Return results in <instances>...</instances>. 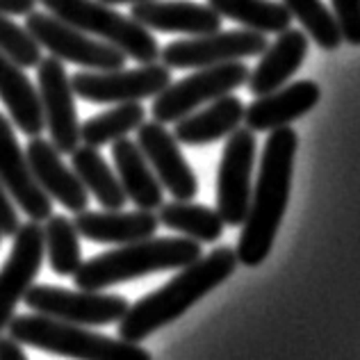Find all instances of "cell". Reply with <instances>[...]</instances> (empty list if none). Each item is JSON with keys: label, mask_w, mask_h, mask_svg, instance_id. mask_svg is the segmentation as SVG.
<instances>
[{"label": "cell", "mask_w": 360, "mask_h": 360, "mask_svg": "<svg viewBox=\"0 0 360 360\" xmlns=\"http://www.w3.org/2000/svg\"><path fill=\"white\" fill-rule=\"evenodd\" d=\"M37 82H39V103L44 123L51 130V144L60 153H73L80 146V121L75 110L71 78L58 58H41L37 64Z\"/></svg>", "instance_id": "7c38bea8"}, {"label": "cell", "mask_w": 360, "mask_h": 360, "mask_svg": "<svg viewBox=\"0 0 360 360\" xmlns=\"http://www.w3.org/2000/svg\"><path fill=\"white\" fill-rule=\"evenodd\" d=\"M235 267H238V255L231 246H219L205 258L201 255L196 262L183 267V271L169 281L165 288L132 303L119 321V338L139 345L141 340L153 335L158 328L185 315L196 301L210 295L214 288H219L226 278L233 276Z\"/></svg>", "instance_id": "7a4b0ae2"}, {"label": "cell", "mask_w": 360, "mask_h": 360, "mask_svg": "<svg viewBox=\"0 0 360 360\" xmlns=\"http://www.w3.org/2000/svg\"><path fill=\"white\" fill-rule=\"evenodd\" d=\"M172 84V69L162 62L141 64L139 69L117 71H80L71 75V89L75 96L96 105H121L141 103L158 96Z\"/></svg>", "instance_id": "ba28073f"}, {"label": "cell", "mask_w": 360, "mask_h": 360, "mask_svg": "<svg viewBox=\"0 0 360 360\" xmlns=\"http://www.w3.org/2000/svg\"><path fill=\"white\" fill-rule=\"evenodd\" d=\"M105 5H135V3H148V0H101Z\"/></svg>", "instance_id": "e575fe53"}, {"label": "cell", "mask_w": 360, "mask_h": 360, "mask_svg": "<svg viewBox=\"0 0 360 360\" xmlns=\"http://www.w3.org/2000/svg\"><path fill=\"white\" fill-rule=\"evenodd\" d=\"M25 30L32 34V39L41 49L51 53V58H58L60 62L78 64L89 71L126 69L128 58L115 46L94 39L53 14L30 12L25 16Z\"/></svg>", "instance_id": "52a82bcc"}, {"label": "cell", "mask_w": 360, "mask_h": 360, "mask_svg": "<svg viewBox=\"0 0 360 360\" xmlns=\"http://www.w3.org/2000/svg\"><path fill=\"white\" fill-rule=\"evenodd\" d=\"M203 255L201 244L189 238H148L123 244L82 262L73 274L80 290L103 292L119 283H128L155 271L183 269Z\"/></svg>", "instance_id": "3957f363"}, {"label": "cell", "mask_w": 360, "mask_h": 360, "mask_svg": "<svg viewBox=\"0 0 360 360\" xmlns=\"http://www.w3.org/2000/svg\"><path fill=\"white\" fill-rule=\"evenodd\" d=\"M158 221L198 244H212L224 235V221L217 210L192 201H172L160 205Z\"/></svg>", "instance_id": "484cf974"}, {"label": "cell", "mask_w": 360, "mask_h": 360, "mask_svg": "<svg viewBox=\"0 0 360 360\" xmlns=\"http://www.w3.org/2000/svg\"><path fill=\"white\" fill-rule=\"evenodd\" d=\"M0 101L9 110L14 126L27 137H41L46 128L39 91L25 75V69L0 53Z\"/></svg>", "instance_id": "603a6c76"}, {"label": "cell", "mask_w": 360, "mask_h": 360, "mask_svg": "<svg viewBox=\"0 0 360 360\" xmlns=\"http://www.w3.org/2000/svg\"><path fill=\"white\" fill-rule=\"evenodd\" d=\"M60 21L78 27L84 34L105 41L139 64L160 60V44L150 30L135 18L119 14L101 0H37Z\"/></svg>", "instance_id": "5b68a950"}, {"label": "cell", "mask_w": 360, "mask_h": 360, "mask_svg": "<svg viewBox=\"0 0 360 360\" xmlns=\"http://www.w3.org/2000/svg\"><path fill=\"white\" fill-rule=\"evenodd\" d=\"M137 146L148 160L150 169L176 201H192L198 194V180L180 150L178 139L165 123L144 121L137 128Z\"/></svg>", "instance_id": "5bb4252c"}, {"label": "cell", "mask_w": 360, "mask_h": 360, "mask_svg": "<svg viewBox=\"0 0 360 360\" xmlns=\"http://www.w3.org/2000/svg\"><path fill=\"white\" fill-rule=\"evenodd\" d=\"M308 55V34L301 30H288L278 34V39L267 46L253 71H249L246 87L253 96H264L281 89L295 75Z\"/></svg>", "instance_id": "ffe728a7"}, {"label": "cell", "mask_w": 360, "mask_h": 360, "mask_svg": "<svg viewBox=\"0 0 360 360\" xmlns=\"http://www.w3.org/2000/svg\"><path fill=\"white\" fill-rule=\"evenodd\" d=\"M34 315L53 317L75 326H103L121 321L130 303L119 295L80 290L71 292L53 285H32L23 299Z\"/></svg>", "instance_id": "9c48e42d"}, {"label": "cell", "mask_w": 360, "mask_h": 360, "mask_svg": "<svg viewBox=\"0 0 360 360\" xmlns=\"http://www.w3.org/2000/svg\"><path fill=\"white\" fill-rule=\"evenodd\" d=\"M44 255V226L39 221L21 224V229L14 235L12 251L0 269V333L9 326L16 306L25 299L27 290L34 285Z\"/></svg>", "instance_id": "4fadbf2b"}, {"label": "cell", "mask_w": 360, "mask_h": 360, "mask_svg": "<svg viewBox=\"0 0 360 360\" xmlns=\"http://www.w3.org/2000/svg\"><path fill=\"white\" fill-rule=\"evenodd\" d=\"M73 226L78 235L87 238L89 242L98 244H132L153 238L158 231V214L148 210H135V212H123V210H105V212H94L82 210L75 214Z\"/></svg>", "instance_id": "d6986e66"}, {"label": "cell", "mask_w": 360, "mask_h": 360, "mask_svg": "<svg viewBox=\"0 0 360 360\" xmlns=\"http://www.w3.org/2000/svg\"><path fill=\"white\" fill-rule=\"evenodd\" d=\"M34 7L37 0H0V14L5 16H27Z\"/></svg>", "instance_id": "d6a6232c"}, {"label": "cell", "mask_w": 360, "mask_h": 360, "mask_svg": "<svg viewBox=\"0 0 360 360\" xmlns=\"http://www.w3.org/2000/svg\"><path fill=\"white\" fill-rule=\"evenodd\" d=\"M112 158H115L117 178L128 201L135 203L137 210H160V205L165 203L162 185H160L144 153L139 150L137 141H130L126 137L117 139L112 144Z\"/></svg>", "instance_id": "7402d4cb"}, {"label": "cell", "mask_w": 360, "mask_h": 360, "mask_svg": "<svg viewBox=\"0 0 360 360\" xmlns=\"http://www.w3.org/2000/svg\"><path fill=\"white\" fill-rule=\"evenodd\" d=\"M269 46L267 34L253 30H229L212 32L192 39H180L167 44L160 51V62L167 69H207L226 62H240L244 58L262 55Z\"/></svg>", "instance_id": "30bf717a"}, {"label": "cell", "mask_w": 360, "mask_h": 360, "mask_svg": "<svg viewBox=\"0 0 360 360\" xmlns=\"http://www.w3.org/2000/svg\"><path fill=\"white\" fill-rule=\"evenodd\" d=\"M255 132L238 128L224 146L217 174V212L226 226H242L251 203V176L255 165Z\"/></svg>", "instance_id": "8fae6325"}, {"label": "cell", "mask_w": 360, "mask_h": 360, "mask_svg": "<svg viewBox=\"0 0 360 360\" xmlns=\"http://www.w3.org/2000/svg\"><path fill=\"white\" fill-rule=\"evenodd\" d=\"M321 89L312 80H299L288 87H281L264 96H255L249 108H244V123L253 132H271L290 126L297 119L306 117L319 103Z\"/></svg>", "instance_id": "ac0fdd59"}, {"label": "cell", "mask_w": 360, "mask_h": 360, "mask_svg": "<svg viewBox=\"0 0 360 360\" xmlns=\"http://www.w3.org/2000/svg\"><path fill=\"white\" fill-rule=\"evenodd\" d=\"M297 146L299 137L290 126L271 130L264 144L258 180L251 192L249 212H246L238 249H235L238 262H242L244 267L262 264L276 240L290 201Z\"/></svg>", "instance_id": "6da1fadb"}, {"label": "cell", "mask_w": 360, "mask_h": 360, "mask_svg": "<svg viewBox=\"0 0 360 360\" xmlns=\"http://www.w3.org/2000/svg\"><path fill=\"white\" fill-rule=\"evenodd\" d=\"M146 121V110L141 103H121L103 115L91 117L80 126V144L101 148L115 144L117 139L126 137L128 132L137 130Z\"/></svg>", "instance_id": "4316f807"}, {"label": "cell", "mask_w": 360, "mask_h": 360, "mask_svg": "<svg viewBox=\"0 0 360 360\" xmlns=\"http://www.w3.org/2000/svg\"><path fill=\"white\" fill-rule=\"evenodd\" d=\"M0 53L21 69H34L41 62V46L32 39L25 27L16 25L5 14H0Z\"/></svg>", "instance_id": "f546056e"}, {"label": "cell", "mask_w": 360, "mask_h": 360, "mask_svg": "<svg viewBox=\"0 0 360 360\" xmlns=\"http://www.w3.org/2000/svg\"><path fill=\"white\" fill-rule=\"evenodd\" d=\"M249 66L240 62H226L219 66H207V69H196V73L187 78L169 84L153 101L150 115L158 123H176L192 115L205 103L233 94L246 84L249 78Z\"/></svg>", "instance_id": "8992f818"}, {"label": "cell", "mask_w": 360, "mask_h": 360, "mask_svg": "<svg viewBox=\"0 0 360 360\" xmlns=\"http://www.w3.org/2000/svg\"><path fill=\"white\" fill-rule=\"evenodd\" d=\"M71 167L84 189L91 192L105 210H123L128 196L123 192L117 174L108 167L105 158L98 153V148L84 144L78 146L71 153Z\"/></svg>", "instance_id": "cb8c5ba5"}, {"label": "cell", "mask_w": 360, "mask_h": 360, "mask_svg": "<svg viewBox=\"0 0 360 360\" xmlns=\"http://www.w3.org/2000/svg\"><path fill=\"white\" fill-rule=\"evenodd\" d=\"M27 165L32 169L34 180L53 201L64 205L66 210L78 214L89 207V194L73 169L62 162V153L51 144V139L30 137L25 148Z\"/></svg>", "instance_id": "2e32d148"}, {"label": "cell", "mask_w": 360, "mask_h": 360, "mask_svg": "<svg viewBox=\"0 0 360 360\" xmlns=\"http://www.w3.org/2000/svg\"><path fill=\"white\" fill-rule=\"evenodd\" d=\"M207 7L260 34H281L292 23L290 12L278 0H207Z\"/></svg>", "instance_id": "d4e9b609"}, {"label": "cell", "mask_w": 360, "mask_h": 360, "mask_svg": "<svg viewBox=\"0 0 360 360\" xmlns=\"http://www.w3.org/2000/svg\"><path fill=\"white\" fill-rule=\"evenodd\" d=\"M0 360H27V356L14 338L0 335Z\"/></svg>", "instance_id": "836d02e7"}, {"label": "cell", "mask_w": 360, "mask_h": 360, "mask_svg": "<svg viewBox=\"0 0 360 360\" xmlns=\"http://www.w3.org/2000/svg\"><path fill=\"white\" fill-rule=\"evenodd\" d=\"M0 242H3V235H0Z\"/></svg>", "instance_id": "d590c367"}, {"label": "cell", "mask_w": 360, "mask_h": 360, "mask_svg": "<svg viewBox=\"0 0 360 360\" xmlns=\"http://www.w3.org/2000/svg\"><path fill=\"white\" fill-rule=\"evenodd\" d=\"M44 246L51 269L58 276H73L82 264L78 231L64 214H51L44 226Z\"/></svg>", "instance_id": "83f0119b"}, {"label": "cell", "mask_w": 360, "mask_h": 360, "mask_svg": "<svg viewBox=\"0 0 360 360\" xmlns=\"http://www.w3.org/2000/svg\"><path fill=\"white\" fill-rule=\"evenodd\" d=\"M244 123V103L226 94V96L212 101L203 110H196L185 119L176 121L174 137L178 144L185 146H207L212 141L229 137Z\"/></svg>", "instance_id": "44dd1931"}, {"label": "cell", "mask_w": 360, "mask_h": 360, "mask_svg": "<svg viewBox=\"0 0 360 360\" xmlns=\"http://www.w3.org/2000/svg\"><path fill=\"white\" fill-rule=\"evenodd\" d=\"M9 338L41 352L71 360H153L146 349L121 338L94 333L84 326L44 315H18L9 321Z\"/></svg>", "instance_id": "277c9868"}, {"label": "cell", "mask_w": 360, "mask_h": 360, "mask_svg": "<svg viewBox=\"0 0 360 360\" xmlns=\"http://www.w3.org/2000/svg\"><path fill=\"white\" fill-rule=\"evenodd\" d=\"M342 41L360 46V0H330Z\"/></svg>", "instance_id": "4dcf8cb0"}, {"label": "cell", "mask_w": 360, "mask_h": 360, "mask_svg": "<svg viewBox=\"0 0 360 360\" xmlns=\"http://www.w3.org/2000/svg\"><path fill=\"white\" fill-rule=\"evenodd\" d=\"M128 16L135 18L146 30L155 32L203 37L221 30V16L212 7L192 3V0H148V3H135Z\"/></svg>", "instance_id": "e0dca14e"}, {"label": "cell", "mask_w": 360, "mask_h": 360, "mask_svg": "<svg viewBox=\"0 0 360 360\" xmlns=\"http://www.w3.org/2000/svg\"><path fill=\"white\" fill-rule=\"evenodd\" d=\"M18 229H21V219H18L14 201L5 189V185L0 183V235L3 238H14Z\"/></svg>", "instance_id": "1f68e13d"}, {"label": "cell", "mask_w": 360, "mask_h": 360, "mask_svg": "<svg viewBox=\"0 0 360 360\" xmlns=\"http://www.w3.org/2000/svg\"><path fill=\"white\" fill-rule=\"evenodd\" d=\"M0 183L14 203L30 217V221H46L53 214V198L44 192L32 176L25 150L18 144L9 119L0 112Z\"/></svg>", "instance_id": "9a60e30c"}, {"label": "cell", "mask_w": 360, "mask_h": 360, "mask_svg": "<svg viewBox=\"0 0 360 360\" xmlns=\"http://www.w3.org/2000/svg\"><path fill=\"white\" fill-rule=\"evenodd\" d=\"M292 18L306 27V32L324 51H335L342 44V34L333 18V12L321 0H281Z\"/></svg>", "instance_id": "f1b7e54d"}]
</instances>
